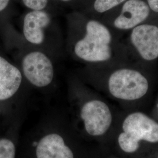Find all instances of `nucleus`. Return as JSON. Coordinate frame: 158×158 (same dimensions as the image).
I'll return each mask as SVG.
<instances>
[{
	"label": "nucleus",
	"mask_w": 158,
	"mask_h": 158,
	"mask_svg": "<svg viewBox=\"0 0 158 158\" xmlns=\"http://www.w3.org/2000/svg\"><path fill=\"white\" fill-rule=\"evenodd\" d=\"M152 12L155 19H158V0H145Z\"/></svg>",
	"instance_id": "4468645a"
},
{
	"label": "nucleus",
	"mask_w": 158,
	"mask_h": 158,
	"mask_svg": "<svg viewBox=\"0 0 158 158\" xmlns=\"http://www.w3.org/2000/svg\"><path fill=\"white\" fill-rule=\"evenodd\" d=\"M19 69L29 83L38 88L49 85L55 77V67L50 57L40 49L25 53Z\"/></svg>",
	"instance_id": "423d86ee"
},
{
	"label": "nucleus",
	"mask_w": 158,
	"mask_h": 158,
	"mask_svg": "<svg viewBox=\"0 0 158 158\" xmlns=\"http://www.w3.org/2000/svg\"><path fill=\"white\" fill-rule=\"evenodd\" d=\"M90 1V0H84L83 4H85V2H88V1Z\"/></svg>",
	"instance_id": "f3484780"
},
{
	"label": "nucleus",
	"mask_w": 158,
	"mask_h": 158,
	"mask_svg": "<svg viewBox=\"0 0 158 158\" xmlns=\"http://www.w3.org/2000/svg\"><path fill=\"white\" fill-rule=\"evenodd\" d=\"M36 158H74L73 153L62 136L51 132L40 138L36 144Z\"/></svg>",
	"instance_id": "9d476101"
},
{
	"label": "nucleus",
	"mask_w": 158,
	"mask_h": 158,
	"mask_svg": "<svg viewBox=\"0 0 158 158\" xmlns=\"http://www.w3.org/2000/svg\"><path fill=\"white\" fill-rule=\"evenodd\" d=\"M28 10H49L52 0H21Z\"/></svg>",
	"instance_id": "ddd939ff"
},
{
	"label": "nucleus",
	"mask_w": 158,
	"mask_h": 158,
	"mask_svg": "<svg viewBox=\"0 0 158 158\" xmlns=\"http://www.w3.org/2000/svg\"><path fill=\"white\" fill-rule=\"evenodd\" d=\"M98 19L122 36L155 18L145 0H126L118 7Z\"/></svg>",
	"instance_id": "f03ea898"
},
{
	"label": "nucleus",
	"mask_w": 158,
	"mask_h": 158,
	"mask_svg": "<svg viewBox=\"0 0 158 158\" xmlns=\"http://www.w3.org/2000/svg\"><path fill=\"white\" fill-rule=\"evenodd\" d=\"M80 114L85 131L93 136L104 135L112 123L113 117L110 108L106 103L99 100L85 102L81 108Z\"/></svg>",
	"instance_id": "6e6552de"
},
{
	"label": "nucleus",
	"mask_w": 158,
	"mask_h": 158,
	"mask_svg": "<svg viewBox=\"0 0 158 158\" xmlns=\"http://www.w3.org/2000/svg\"><path fill=\"white\" fill-rule=\"evenodd\" d=\"M108 90L115 98L135 100L147 94L148 81L141 72L132 68H119L113 71L108 80Z\"/></svg>",
	"instance_id": "39448f33"
},
{
	"label": "nucleus",
	"mask_w": 158,
	"mask_h": 158,
	"mask_svg": "<svg viewBox=\"0 0 158 158\" xmlns=\"http://www.w3.org/2000/svg\"><path fill=\"white\" fill-rule=\"evenodd\" d=\"M16 148L11 139L7 138L0 139V158H15Z\"/></svg>",
	"instance_id": "f8f14e48"
},
{
	"label": "nucleus",
	"mask_w": 158,
	"mask_h": 158,
	"mask_svg": "<svg viewBox=\"0 0 158 158\" xmlns=\"http://www.w3.org/2000/svg\"><path fill=\"white\" fill-rule=\"evenodd\" d=\"M59 32L49 10H28L23 15L22 34L25 42L36 49L45 47Z\"/></svg>",
	"instance_id": "20e7f679"
},
{
	"label": "nucleus",
	"mask_w": 158,
	"mask_h": 158,
	"mask_svg": "<svg viewBox=\"0 0 158 158\" xmlns=\"http://www.w3.org/2000/svg\"><path fill=\"white\" fill-rule=\"evenodd\" d=\"M68 21L69 42L77 59L90 63H107L113 59L120 48L121 35L83 12L71 14Z\"/></svg>",
	"instance_id": "f257e3e1"
},
{
	"label": "nucleus",
	"mask_w": 158,
	"mask_h": 158,
	"mask_svg": "<svg viewBox=\"0 0 158 158\" xmlns=\"http://www.w3.org/2000/svg\"><path fill=\"white\" fill-rule=\"evenodd\" d=\"M11 0H0V13L4 11L8 7Z\"/></svg>",
	"instance_id": "2eb2a0df"
},
{
	"label": "nucleus",
	"mask_w": 158,
	"mask_h": 158,
	"mask_svg": "<svg viewBox=\"0 0 158 158\" xmlns=\"http://www.w3.org/2000/svg\"><path fill=\"white\" fill-rule=\"evenodd\" d=\"M123 130L118 141L125 152H136L141 141L158 142V123L143 113H133L127 116L123 122Z\"/></svg>",
	"instance_id": "7ed1b4c3"
},
{
	"label": "nucleus",
	"mask_w": 158,
	"mask_h": 158,
	"mask_svg": "<svg viewBox=\"0 0 158 158\" xmlns=\"http://www.w3.org/2000/svg\"><path fill=\"white\" fill-rule=\"evenodd\" d=\"M126 0H90L85 4L83 12L99 18L122 4Z\"/></svg>",
	"instance_id": "9b49d317"
},
{
	"label": "nucleus",
	"mask_w": 158,
	"mask_h": 158,
	"mask_svg": "<svg viewBox=\"0 0 158 158\" xmlns=\"http://www.w3.org/2000/svg\"></svg>",
	"instance_id": "a211bd4d"
},
{
	"label": "nucleus",
	"mask_w": 158,
	"mask_h": 158,
	"mask_svg": "<svg viewBox=\"0 0 158 158\" xmlns=\"http://www.w3.org/2000/svg\"><path fill=\"white\" fill-rule=\"evenodd\" d=\"M23 80L20 69L0 55V102L9 100L15 96Z\"/></svg>",
	"instance_id": "1a4fd4ad"
},
{
	"label": "nucleus",
	"mask_w": 158,
	"mask_h": 158,
	"mask_svg": "<svg viewBox=\"0 0 158 158\" xmlns=\"http://www.w3.org/2000/svg\"><path fill=\"white\" fill-rule=\"evenodd\" d=\"M128 34V44L142 60L152 62L158 58V19L142 23Z\"/></svg>",
	"instance_id": "0eeeda50"
},
{
	"label": "nucleus",
	"mask_w": 158,
	"mask_h": 158,
	"mask_svg": "<svg viewBox=\"0 0 158 158\" xmlns=\"http://www.w3.org/2000/svg\"><path fill=\"white\" fill-rule=\"evenodd\" d=\"M60 2H62V3H71V2H73L74 1L76 0H57Z\"/></svg>",
	"instance_id": "dca6fc26"
},
{
	"label": "nucleus",
	"mask_w": 158,
	"mask_h": 158,
	"mask_svg": "<svg viewBox=\"0 0 158 158\" xmlns=\"http://www.w3.org/2000/svg\"></svg>",
	"instance_id": "6ab92c4d"
}]
</instances>
